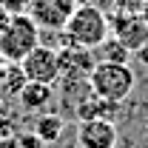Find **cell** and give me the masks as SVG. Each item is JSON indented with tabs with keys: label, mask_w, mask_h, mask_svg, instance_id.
Instances as JSON below:
<instances>
[{
	"label": "cell",
	"mask_w": 148,
	"mask_h": 148,
	"mask_svg": "<svg viewBox=\"0 0 148 148\" xmlns=\"http://www.w3.org/2000/svg\"><path fill=\"white\" fill-rule=\"evenodd\" d=\"M20 69H23V74H26V80L54 86L57 80H60V60H57V49H54V46H43V43H37L34 49L20 60Z\"/></svg>",
	"instance_id": "5b68a950"
},
{
	"label": "cell",
	"mask_w": 148,
	"mask_h": 148,
	"mask_svg": "<svg viewBox=\"0 0 148 148\" xmlns=\"http://www.w3.org/2000/svg\"><path fill=\"white\" fill-rule=\"evenodd\" d=\"M111 34L117 37L131 54L148 46V23L140 12H108Z\"/></svg>",
	"instance_id": "277c9868"
},
{
	"label": "cell",
	"mask_w": 148,
	"mask_h": 148,
	"mask_svg": "<svg viewBox=\"0 0 148 148\" xmlns=\"http://www.w3.org/2000/svg\"><path fill=\"white\" fill-rule=\"evenodd\" d=\"M0 137H14V117L3 100H0Z\"/></svg>",
	"instance_id": "5bb4252c"
},
{
	"label": "cell",
	"mask_w": 148,
	"mask_h": 148,
	"mask_svg": "<svg viewBox=\"0 0 148 148\" xmlns=\"http://www.w3.org/2000/svg\"><path fill=\"white\" fill-rule=\"evenodd\" d=\"M6 69H9V60L0 54V80H3V74H6Z\"/></svg>",
	"instance_id": "d6986e66"
},
{
	"label": "cell",
	"mask_w": 148,
	"mask_h": 148,
	"mask_svg": "<svg viewBox=\"0 0 148 148\" xmlns=\"http://www.w3.org/2000/svg\"><path fill=\"white\" fill-rule=\"evenodd\" d=\"M94 54H97V60H108V63H128V54H131V51L114 34H108L97 49H94Z\"/></svg>",
	"instance_id": "7c38bea8"
},
{
	"label": "cell",
	"mask_w": 148,
	"mask_h": 148,
	"mask_svg": "<svg viewBox=\"0 0 148 148\" xmlns=\"http://www.w3.org/2000/svg\"><path fill=\"white\" fill-rule=\"evenodd\" d=\"M17 100H20V106H23L26 111L40 114V111H46L49 106H51V100H54V86L26 80V86H23V88H20V94H17Z\"/></svg>",
	"instance_id": "9c48e42d"
},
{
	"label": "cell",
	"mask_w": 148,
	"mask_h": 148,
	"mask_svg": "<svg viewBox=\"0 0 148 148\" xmlns=\"http://www.w3.org/2000/svg\"><path fill=\"white\" fill-rule=\"evenodd\" d=\"M74 9L77 0H32L29 14L40 26V32H63Z\"/></svg>",
	"instance_id": "8992f818"
},
{
	"label": "cell",
	"mask_w": 148,
	"mask_h": 148,
	"mask_svg": "<svg viewBox=\"0 0 148 148\" xmlns=\"http://www.w3.org/2000/svg\"><path fill=\"white\" fill-rule=\"evenodd\" d=\"M120 103H111V100H103V97H97V94H88L80 106H77V111H74V117L77 120H117L120 114Z\"/></svg>",
	"instance_id": "30bf717a"
},
{
	"label": "cell",
	"mask_w": 148,
	"mask_h": 148,
	"mask_svg": "<svg viewBox=\"0 0 148 148\" xmlns=\"http://www.w3.org/2000/svg\"><path fill=\"white\" fill-rule=\"evenodd\" d=\"M111 34V20L108 12L97 9V6H83L77 3L74 14L69 17L66 29L57 34V43H74V46H83V49H97L106 37ZM57 46V49H60Z\"/></svg>",
	"instance_id": "6da1fadb"
},
{
	"label": "cell",
	"mask_w": 148,
	"mask_h": 148,
	"mask_svg": "<svg viewBox=\"0 0 148 148\" xmlns=\"http://www.w3.org/2000/svg\"><path fill=\"white\" fill-rule=\"evenodd\" d=\"M40 43V26L32 14H12L9 26L0 32V54L9 63H20Z\"/></svg>",
	"instance_id": "3957f363"
},
{
	"label": "cell",
	"mask_w": 148,
	"mask_h": 148,
	"mask_svg": "<svg viewBox=\"0 0 148 148\" xmlns=\"http://www.w3.org/2000/svg\"><path fill=\"white\" fill-rule=\"evenodd\" d=\"M140 14H143V17H145V23H148V0L143 3V12H140Z\"/></svg>",
	"instance_id": "ffe728a7"
},
{
	"label": "cell",
	"mask_w": 148,
	"mask_h": 148,
	"mask_svg": "<svg viewBox=\"0 0 148 148\" xmlns=\"http://www.w3.org/2000/svg\"><path fill=\"white\" fill-rule=\"evenodd\" d=\"M57 60H60V77H88L97 66L94 49H83L74 43H63L57 49Z\"/></svg>",
	"instance_id": "ba28073f"
},
{
	"label": "cell",
	"mask_w": 148,
	"mask_h": 148,
	"mask_svg": "<svg viewBox=\"0 0 148 148\" xmlns=\"http://www.w3.org/2000/svg\"><path fill=\"white\" fill-rule=\"evenodd\" d=\"M23 86H26V74H23V69H20V63H9V69H6L3 80H0V91L17 97Z\"/></svg>",
	"instance_id": "4fadbf2b"
},
{
	"label": "cell",
	"mask_w": 148,
	"mask_h": 148,
	"mask_svg": "<svg viewBox=\"0 0 148 148\" xmlns=\"http://www.w3.org/2000/svg\"><path fill=\"white\" fill-rule=\"evenodd\" d=\"M134 69L128 63H108V60H97V66L88 74V86L97 97L111 100V103H125L134 91Z\"/></svg>",
	"instance_id": "7a4b0ae2"
},
{
	"label": "cell",
	"mask_w": 148,
	"mask_h": 148,
	"mask_svg": "<svg viewBox=\"0 0 148 148\" xmlns=\"http://www.w3.org/2000/svg\"><path fill=\"white\" fill-rule=\"evenodd\" d=\"M0 6H3L6 12H12V14H29L32 0H0Z\"/></svg>",
	"instance_id": "9a60e30c"
},
{
	"label": "cell",
	"mask_w": 148,
	"mask_h": 148,
	"mask_svg": "<svg viewBox=\"0 0 148 148\" xmlns=\"http://www.w3.org/2000/svg\"><path fill=\"white\" fill-rule=\"evenodd\" d=\"M117 140L111 120H77V148H117Z\"/></svg>",
	"instance_id": "52a82bcc"
},
{
	"label": "cell",
	"mask_w": 148,
	"mask_h": 148,
	"mask_svg": "<svg viewBox=\"0 0 148 148\" xmlns=\"http://www.w3.org/2000/svg\"><path fill=\"white\" fill-rule=\"evenodd\" d=\"M63 131H66V117L63 114H57V111H51V114H40L34 120V134L49 145V143H57L60 137H63Z\"/></svg>",
	"instance_id": "8fae6325"
},
{
	"label": "cell",
	"mask_w": 148,
	"mask_h": 148,
	"mask_svg": "<svg viewBox=\"0 0 148 148\" xmlns=\"http://www.w3.org/2000/svg\"><path fill=\"white\" fill-rule=\"evenodd\" d=\"M77 3H83V6H97V9H103V12H114V3H117V0H77Z\"/></svg>",
	"instance_id": "e0dca14e"
},
{
	"label": "cell",
	"mask_w": 148,
	"mask_h": 148,
	"mask_svg": "<svg viewBox=\"0 0 148 148\" xmlns=\"http://www.w3.org/2000/svg\"><path fill=\"white\" fill-rule=\"evenodd\" d=\"M17 148H46V143L32 131V134H17Z\"/></svg>",
	"instance_id": "2e32d148"
},
{
	"label": "cell",
	"mask_w": 148,
	"mask_h": 148,
	"mask_svg": "<svg viewBox=\"0 0 148 148\" xmlns=\"http://www.w3.org/2000/svg\"><path fill=\"white\" fill-rule=\"evenodd\" d=\"M9 20H12V12H6V9L0 6V32H3V29L9 26Z\"/></svg>",
	"instance_id": "ac0fdd59"
}]
</instances>
